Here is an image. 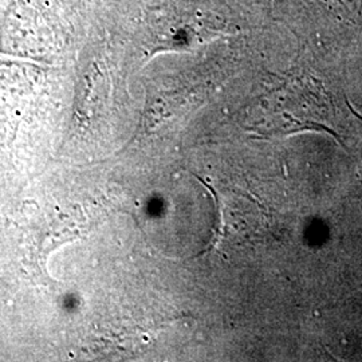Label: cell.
<instances>
[{"label": "cell", "instance_id": "1", "mask_svg": "<svg viewBox=\"0 0 362 362\" xmlns=\"http://www.w3.org/2000/svg\"><path fill=\"white\" fill-rule=\"evenodd\" d=\"M320 89L321 88L314 86V81H291L284 88L269 93L263 100L262 112H264V118L262 119L270 121L262 124L259 129L269 124L263 129L267 132L276 119H285L278 133H293V130L300 129L332 132L325 125V122L330 119L329 100Z\"/></svg>", "mask_w": 362, "mask_h": 362}]
</instances>
